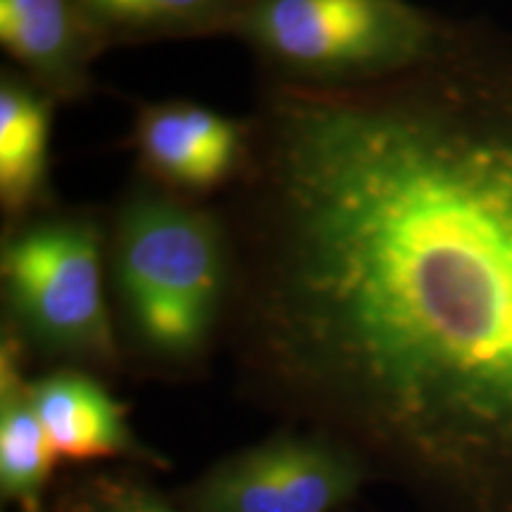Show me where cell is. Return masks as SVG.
Wrapping results in <instances>:
<instances>
[{
  "instance_id": "cell-5",
  "label": "cell",
  "mask_w": 512,
  "mask_h": 512,
  "mask_svg": "<svg viewBox=\"0 0 512 512\" xmlns=\"http://www.w3.org/2000/svg\"><path fill=\"white\" fill-rule=\"evenodd\" d=\"M363 482L347 448L325 437L278 434L221 460L197 484V512H332Z\"/></svg>"
},
{
  "instance_id": "cell-2",
  "label": "cell",
  "mask_w": 512,
  "mask_h": 512,
  "mask_svg": "<svg viewBox=\"0 0 512 512\" xmlns=\"http://www.w3.org/2000/svg\"><path fill=\"white\" fill-rule=\"evenodd\" d=\"M107 273L138 347L164 363L195 361L233 297L226 216L143 178L107 221Z\"/></svg>"
},
{
  "instance_id": "cell-7",
  "label": "cell",
  "mask_w": 512,
  "mask_h": 512,
  "mask_svg": "<svg viewBox=\"0 0 512 512\" xmlns=\"http://www.w3.org/2000/svg\"><path fill=\"white\" fill-rule=\"evenodd\" d=\"M0 43L31 83L55 102L93 91L102 50L76 0H0Z\"/></svg>"
},
{
  "instance_id": "cell-4",
  "label": "cell",
  "mask_w": 512,
  "mask_h": 512,
  "mask_svg": "<svg viewBox=\"0 0 512 512\" xmlns=\"http://www.w3.org/2000/svg\"><path fill=\"white\" fill-rule=\"evenodd\" d=\"M0 278L10 328L53 356L117 361L107 306V221L88 209L41 211L8 223Z\"/></svg>"
},
{
  "instance_id": "cell-6",
  "label": "cell",
  "mask_w": 512,
  "mask_h": 512,
  "mask_svg": "<svg viewBox=\"0 0 512 512\" xmlns=\"http://www.w3.org/2000/svg\"><path fill=\"white\" fill-rule=\"evenodd\" d=\"M133 147L145 181L202 200L238 183L247 164L249 124L190 100L138 107Z\"/></svg>"
},
{
  "instance_id": "cell-11",
  "label": "cell",
  "mask_w": 512,
  "mask_h": 512,
  "mask_svg": "<svg viewBox=\"0 0 512 512\" xmlns=\"http://www.w3.org/2000/svg\"><path fill=\"white\" fill-rule=\"evenodd\" d=\"M102 48L230 34L245 0H76Z\"/></svg>"
},
{
  "instance_id": "cell-3",
  "label": "cell",
  "mask_w": 512,
  "mask_h": 512,
  "mask_svg": "<svg viewBox=\"0 0 512 512\" xmlns=\"http://www.w3.org/2000/svg\"><path fill=\"white\" fill-rule=\"evenodd\" d=\"M230 34L271 79L351 83L420 67L460 31L411 0H245Z\"/></svg>"
},
{
  "instance_id": "cell-12",
  "label": "cell",
  "mask_w": 512,
  "mask_h": 512,
  "mask_svg": "<svg viewBox=\"0 0 512 512\" xmlns=\"http://www.w3.org/2000/svg\"><path fill=\"white\" fill-rule=\"evenodd\" d=\"M69 512H176L162 498L143 486L102 479L81 491L69 505Z\"/></svg>"
},
{
  "instance_id": "cell-8",
  "label": "cell",
  "mask_w": 512,
  "mask_h": 512,
  "mask_svg": "<svg viewBox=\"0 0 512 512\" xmlns=\"http://www.w3.org/2000/svg\"><path fill=\"white\" fill-rule=\"evenodd\" d=\"M55 100L27 76H0V207L5 226L53 209L50 133Z\"/></svg>"
},
{
  "instance_id": "cell-9",
  "label": "cell",
  "mask_w": 512,
  "mask_h": 512,
  "mask_svg": "<svg viewBox=\"0 0 512 512\" xmlns=\"http://www.w3.org/2000/svg\"><path fill=\"white\" fill-rule=\"evenodd\" d=\"M31 399L57 458L140 456L126 408L93 375L53 370L31 382Z\"/></svg>"
},
{
  "instance_id": "cell-1",
  "label": "cell",
  "mask_w": 512,
  "mask_h": 512,
  "mask_svg": "<svg viewBox=\"0 0 512 512\" xmlns=\"http://www.w3.org/2000/svg\"><path fill=\"white\" fill-rule=\"evenodd\" d=\"M223 207L273 392L512 512V67L465 36L382 79H268Z\"/></svg>"
},
{
  "instance_id": "cell-10",
  "label": "cell",
  "mask_w": 512,
  "mask_h": 512,
  "mask_svg": "<svg viewBox=\"0 0 512 512\" xmlns=\"http://www.w3.org/2000/svg\"><path fill=\"white\" fill-rule=\"evenodd\" d=\"M22 356L24 342L5 325L0 342V489L8 501L36 512L57 456L31 399Z\"/></svg>"
}]
</instances>
